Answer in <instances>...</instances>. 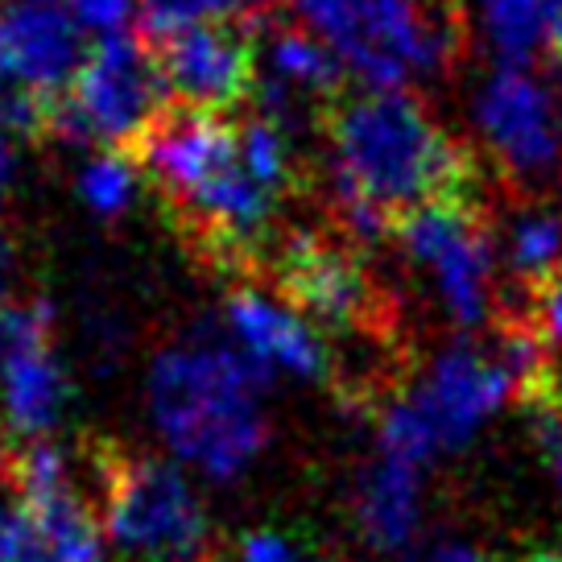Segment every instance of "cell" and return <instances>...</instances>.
<instances>
[{
  "instance_id": "obj_6",
  "label": "cell",
  "mask_w": 562,
  "mask_h": 562,
  "mask_svg": "<svg viewBox=\"0 0 562 562\" xmlns=\"http://www.w3.org/2000/svg\"><path fill=\"white\" fill-rule=\"evenodd\" d=\"M67 95L83 121L88 140H100L104 149L124 158H133L149 124L175 100L154 50L133 30L95 37Z\"/></svg>"
},
{
  "instance_id": "obj_8",
  "label": "cell",
  "mask_w": 562,
  "mask_h": 562,
  "mask_svg": "<svg viewBox=\"0 0 562 562\" xmlns=\"http://www.w3.org/2000/svg\"><path fill=\"white\" fill-rule=\"evenodd\" d=\"M475 116L496 166L517 182L550 175L562 161V116L554 91L542 83V70L501 63L480 91Z\"/></svg>"
},
{
  "instance_id": "obj_9",
  "label": "cell",
  "mask_w": 562,
  "mask_h": 562,
  "mask_svg": "<svg viewBox=\"0 0 562 562\" xmlns=\"http://www.w3.org/2000/svg\"><path fill=\"white\" fill-rule=\"evenodd\" d=\"M70 0H0V91L58 95L88 58Z\"/></svg>"
},
{
  "instance_id": "obj_21",
  "label": "cell",
  "mask_w": 562,
  "mask_h": 562,
  "mask_svg": "<svg viewBox=\"0 0 562 562\" xmlns=\"http://www.w3.org/2000/svg\"><path fill=\"white\" fill-rule=\"evenodd\" d=\"M137 178H140L137 161L104 149L100 158H91L88 166H83V175H79V199H83L95 215L112 220V215L128 211L133 191H137Z\"/></svg>"
},
{
  "instance_id": "obj_24",
  "label": "cell",
  "mask_w": 562,
  "mask_h": 562,
  "mask_svg": "<svg viewBox=\"0 0 562 562\" xmlns=\"http://www.w3.org/2000/svg\"><path fill=\"white\" fill-rule=\"evenodd\" d=\"M529 422H533V435H538L546 468H550V475L559 480V488H562V402L550 405V409L529 414Z\"/></svg>"
},
{
  "instance_id": "obj_17",
  "label": "cell",
  "mask_w": 562,
  "mask_h": 562,
  "mask_svg": "<svg viewBox=\"0 0 562 562\" xmlns=\"http://www.w3.org/2000/svg\"><path fill=\"white\" fill-rule=\"evenodd\" d=\"M240 158H245L248 175L261 182L265 191H273L285 203L306 187V170L294 158V137L290 128L278 124L273 116H248L240 121Z\"/></svg>"
},
{
  "instance_id": "obj_18",
  "label": "cell",
  "mask_w": 562,
  "mask_h": 562,
  "mask_svg": "<svg viewBox=\"0 0 562 562\" xmlns=\"http://www.w3.org/2000/svg\"><path fill=\"white\" fill-rule=\"evenodd\" d=\"M509 265L517 285L550 278L562 269V215L559 211H526L509 232Z\"/></svg>"
},
{
  "instance_id": "obj_12",
  "label": "cell",
  "mask_w": 562,
  "mask_h": 562,
  "mask_svg": "<svg viewBox=\"0 0 562 562\" xmlns=\"http://www.w3.org/2000/svg\"><path fill=\"white\" fill-rule=\"evenodd\" d=\"M67 402L70 381L54 356V344L25 351L0 369V418L21 442L46 439L67 414Z\"/></svg>"
},
{
  "instance_id": "obj_16",
  "label": "cell",
  "mask_w": 562,
  "mask_h": 562,
  "mask_svg": "<svg viewBox=\"0 0 562 562\" xmlns=\"http://www.w3.org/2000/svg\"><path fill=\"white\" fill-rule=\"evenodd\" d=\"M265 50H269L273 79H281L285 88L311 91L315 100L339 95L348 88V63L302 21H273L269 37H265Z\"/></svg>"
},
{
  "instance_id": "obj_11",
  "label": "cell",
  "mask_w": 562,
  "mask_h": 562,
  "mask_svg": "<svg viewBox=\"0 0 562 562\" xmlns=\"http://www.w3.org/2000/svg\"><path fill=\"white\" fill-rule=\"evenodd\" d=\"M505 402H509V376L501 369L492 344L488 348H480V344L451 348L418 393V405L426 409L430 426L439 430L442 451L463 447L480 430V422Z\"/></svg>"
},
{
  "instance_id": "obj_28",
  "label": "cell",
  "mask_w": 562,
  "mask_h": 562,
  "mask_svg": "<svg viewBox=\"0 0 562 562\" xmlns=\"http://www.w3.org/2000/svg\"><path fill=\"white\" fill-rule=\"evenodd\" d=\"M430 562H480V554H475V550H468V546L451 542V546H439Z\"/></svg>"
},
{
  "instance_id": "obj_4",
  "label": "cell",
  "mask_w": 562,
  "mask_h": 562,
  "mask_svg": "<svg viewBox=\"0 0 562 562\" xmlns=\"http://www.w3.org/2000/svg\"><path fill=\"white\" fill-rule=\"evenodd\" d=\"M290 311L335 335H360L393 351L402 339V311L372 273L360 245L339 232L290 228L278 236L261 273Z\"/></svg>"
},
{
  "instance_id": "obj_26",
  "label": "cell",
  "mask_w": 562,
  "mask_h": 562,
  "mask_svg": "<svg viewBox=\"0 0 562 562\" xmlns=\"http://www.w3.org/2000/svg\"><path fill=\"white\" fill-rule=\"evenodd\" d=\"M18 265H21L18 236H13V228H9V220L0 215V302L13 299V285H18Z\"/></svg>"
},
{
  "instance_id": "obj_15",
  "label": "cell",
  "mask_w": 562,
  "mask_h": 562,
  "mask_svg": "<svg viewBox=\"0 0 562 562\" xmlns=\"http://www.w3.org/2000/svg\"><path fill=\"white\" fill-rule=\"evenodd\" d=\"M281 4L290 18L302 21L306 30H315L327 46H335V54L348 63V70L360 75L364 88H405L409 70L393 54L372 46L356 0H281Z\"/></svg>"
},
{
  "instance_id": "obj_1",
  "label": "cell",
  "mask_w": 562,
  "mask_h": 562,
  "mask_svg": "<svg viewBox=\"0 0 562 562\" xmlns=\"http://www.w3.org/2000/svg\"><path fill=\"white\" fill-rule=\"evenodd\" d=\"M318 128L331 145V191H348L397 215L426 203L484 194V170L468 140L451 137L405 88L339 91L318 100Z\"/></svg>"
},
{
  "instance_id": "obj_14",
  "label": "cell",
  "mask_w": 562,
  "mask_h": 562,
  "mask_svg": "<svg viewBox=\"0 0 562 562\" xmlns=\"http://www.w3.org/2000/svg\"><path fill=\"white\" fill-rule=\"evenodd\" d=\"M422 468H409L402 459L381 456L372 463L364 480H360V501H356V517H360V533L369 538L376 550L397 554L414 542L422 517Z\"/></svg>"
},
{
  "instance_id": "obj_29",
  "label": "cell",
  "mask_w": 562,
  "mask_h": 562,
  "mask_svg": "<svg viewBox=\"0 0 562 562\" xmlns=\"http://www.w3.org/2000/svg\"><path fill=\"white\" fill-rule=\"evenodd\" d=\"M517 562H562V550H529Z\"/></svg>"
},
{
  "instance_id": "obj_13",
  "label": "cell",
  "mask_w": 562,
  "mask_h": 562,
  "mask_svg": "<svg viewBox=\"0 0 562 562\" xmlns=\"http://www.w3.org/2000/svg\"><path fill=\"white\" fill-rule=\"evenodd\" d=\"M501 63L562 70V0H475Z\"/></svg>"
},
{
  "instance_id": "obj_20",
  "label": "cell",
  "mask_w": 562,
  "mask_h": 562,
  "mask_svg": "<svg viewBox=\"0 0 562 562\" xmlns=\"http://www.w3.org/2000/svg\"><path fill=\"white\" fill-rule=\"evenodd\" d=\"M261 18V0H140L137 34H166L199 21H248Z\"/></svg>"
},
{
  "instance_id": "obj_2",
  "label": "cell",
  "mask_w": 562,
  "mask_h": 562,
  "mask_svg": "<svg viewBox=\"0 0 562 562\" xmlns=\"http://www.w3.org/2000/svg\"><path fill=\"white\" fill-rule=\"evenodd\" d=\"M269 369L224 344H182L149 369V405L166 442L199 472L236 480L265 447L257 393Z\"/></svg>"
},
{
  "instance_id": "obj_25",
  "label": "cell",
  "mask_w": 562,
  "mask_h": 562,
  "mask_svg": "<svg viewBox=\"0 0 562 562\" xmlns=\"http://www.w3.org/2000/svg\"><path fill=\"white\" fill-rule=\"evenodd\" d=\"M240 559L245 562H299V554L290 550L285 538L269 533V529H252L245 542H240Z\"/></svg>"
},
{
  "instance_id": "obj_7",
  "label": "cell",
  "mask_w": 562,
  "mask_h": 562,
  "mask_svg": "<svg viewBox=\"0 0 562 562\" xmlns=\"http://www.w3.org/2000/svg\"><path fill=\"white\" fill-rule=\"evenodd\" d=\"M261 18L199 21L166 34H140L158 58L175 100L207 112H236L261 95Z\"/></svg>"
},
{
  "instance_id": "obj_3",
  "label": "cell",
  "mask_w": 562,
  "mask_h": 562,
  "mask_svg": "<svg viewBox=\"0 0 562 562\" xmlns=\"http://www.w3.org/2000/svg\"><path fill=\"white\" fill-rule=\"evenodd\" d=\"M83 463L95 488V517L116 550L140 562L207 559V513L175 463L112 435L83 442Z\"/></svg>"
},
{
  "instance_id": "obj_27",
  "label": "cell",
  "mask_w": 562,
  "mask_h": 562,
  "mask_svg": "<svg viewBox=\"0 0 562 562\" xmlns=\"http://www.w3.org/2000/svg\"><path fill=\"white\" fill-rule=\"evenodd\" d=\"M13 175H18V137L0 124V194L9 191Z\"/></svg>"
},
{
  "instance_id": "obj_5",
  "label": "cell",
  "mask_w": 562,
  "mask_h": 562,
  "mask_svg": "<svg viewBox=\"0 0 562 562\" xmlns=\"http://www.w3.org/2000/svg\"><path fill=\"white\" fill-rule=\"evenodd\" d=\"M393 240L435 273L442 306L456 327L475 331L492 323L496 299V232H492L488 199H456V203H426L397 215Z\"/></svg>"
},
{
  "instance_id": "obj_10",
  "label": "cell",
  "mask_w": 562,
  "mask_h": 562,
  "mask_svg": "<svg viewBox=\"0 0 562 562\" xmlns=\"http://www.w3.org/2000/svg\"><path fill=\"white\" fill-rule=\"evenodd\" d=\"M228 323L232 335L240 339V348L252 360H261L269 372L285 369L302 376V381L335 385L339 364H335L331 348L318 339L315 323H306L290 306H278L273 299H265L257 285H232Z\"/></svg>"
},
{
  "instance_id": "obj_30",
  "label": "cell",
  "mask_w": 562,
  "mask_h": 562,
  "mask_svg": "<svg viewBox=\"0 0 562 562\" xmlns=\"http://www.w3.org/2000/svg\"><path fill=\"white\" fill-rule=\"evenodd\" d=\"M4 451H9V447H0V463H4Z\"/></svg>"
},
{
  "instance_id": "obj_23",
  "label": "cell",
  "mask_w": 562,
  "mask_h": 562,
  "mask_svg": "<svg viewBox=\"0 0 562 562\" xmlns=\"http://www.w3.org/2000/svg\"><path fill=\"white\" fill-rule=\"evenodd\" d=\"M70 13L88 37H112L140 21V0H70Z\"/></svg>"
},
{
  "instance_id": "obj_19",
  "label": "cell",
  "mask_w": 562,
  "mask_h": 562,
  "mask_svg": "<svg viewBox=\"0 0 562 562\" xmlns=\"http://www.w3.org/2000/svg\"><path fill=\"white\" fill-rule=\"evenodd\" d=\"M439 451H442L439 430L430 426L418 397L389 402V409L381 414V456L402 459L409 468H422V463H430Z\"/></svg>"
},
{
  "instance_id": "obj_22",
  "label": "cell",
  "mask_w": 562,
  "mask_h": 562,
  "mask_svg": "<svg viewBox=\"0 0 562 562\" xmlns=\"http://www.w3.org/2000/svg\"><path fill=\"white\" fill-rule=\"evenodd\" d=\"M54 344V306L46 299H4L0 302V369L25 351Z\"/></svg>"
}]
</instances>
